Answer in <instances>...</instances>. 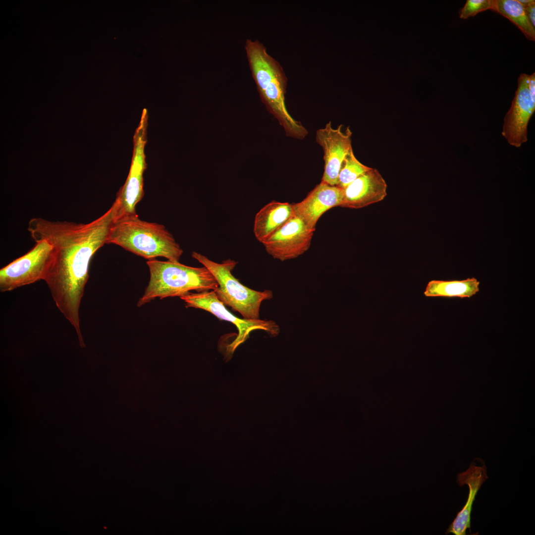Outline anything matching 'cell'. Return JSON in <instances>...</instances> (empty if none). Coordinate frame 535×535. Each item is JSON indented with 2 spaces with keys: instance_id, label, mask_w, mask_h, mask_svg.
<instances>
[{
  "instance_id": "1",
  "label": "cell",
  "mask_w": 535,
  "mask_h": 535,
  "mask_svg": "<svg viewBox=\"0 0 535 535\" xmlns=\"http://www.w3.org/2000/svg\"><path fill=\"white\" fill-rule=\"evenodd\" d=\"M245 49L251 74L262 102L283 127L287 136L304 138L308 131L290 115L286 107L287 80L281 66L258 40L247 39Z\"/></svg>"
},
{
  "instance_id": "2",
  "label": "cell",
  "mask_w": 535,
  "mask_h": 535,
  "mask_svg": "<svg viewBox=\"0 0 535 535\" xmlns=\"http://www.w3.org/2000/svg\"><path fill=\"white\" fill-rule=\"evenodd\" d=\"M106 244H113L144 258L158 257L178 262L183 250L165 226L141 220L137 214L113 220Z\"/></svg>"
},
{
  "instance_id": "3",
  "label": "cell",
  "mask_w": 535,
  "mask_h": 535,
  "mask_svg": "<svg viewBox=\"0 0 535 535\" xmlns=\"http://www.w3.org/2000/svg\"><path fill=\"white\" fill-rule=\"evenodd\" d=\"M150 280L138 307L156 298L180 297L195 290L199 292L215 290L218 287L215 277L205 267H192L179 262L149 260L147 262Z\"/></svg>"
},
{
  "instance_id": "4",
  "label": "cell",
  "mask_w": 535,
  "mask_h": 535,
  "mask_svg": "<svg viewBox=\"0 0 535 535\" xmlns=\"http://www.w3.org/2000/svg\"><path fill=\"white\" fill-rule=\"evenodd\" d=\"M192 257L215 277L218 287L214 291L219 301L239 312L244 319H260L261 304L264 300L272 298L271 290L256 291L241 284L231 273L237 264L234 260L228 259L218 263L196 252H192Z\"/></svg>"
},
{
  "instance_id": "5",
  "label": "cell",
  "mask_w": 535,
  "mask_h": 535,
  "mask_svg": "<svg viewBox=\"0 0 535 535\" xmlns=\"http://www.w3.org/2000/svg\"><path fill=\"white\" fill-rule=\"evenodd\" d=\"M148 118L147 110L144 108L133 136V150L130 170L125 183L117 193L112 205L113 220L137 214L135 207L143 197V174L147 167L144 149L147 141Z\"/></svg>"
},
{
  "instance_id": "6",
  "label": "cell",
  "mask_w": 535,
  "mask_h": 535,
  "mask_svg": "<svg viewBox=\"0 0 535 535\" xmlns=\"http://www.w3.org/2000/svg\"><path fill=\"white\" fill-rule=\"evenodd\" d=\"M35 242L28 252L0 269L1 292L45 280L54 258V249L47 240Z\"/></svg>"
},
{
  "instance_id": "7",
  "label": "cell",
  "mask_w": 535,
  "mask_h": 535,
  "mask_svg": "<svg viewBox=\"0 0 535 535\" xmlns=\"http://www.w3.org/2000/svg\"><path fill=\"white\" fill-rule=\"evenodd\" d=\"M180 298L184 301L186 307L205 310L217 318L229 321L236 326L238 333L227 347L225 353L228 356L232 355L235 349L249 338L250 332L253 330H264L272 337L277 336L280 332L279 326L273 321L240 319L234 316L218 300L214 290L189 293Z\"/></svg>"
},
{
  "instance_id": "8",
  "label": "cell",
  "mask_w": 535,
  "mask_h": 535,
  "mask_svg": "<svg viewBox=\"0 0 535 535\" xmlns=\"http://www.w3.org/2000/svg\"><path fill=\"white\" fill-rule=\"evenodd\" d=\"M535 110V73H522L511 106L505 115L502 135L517 148L526 142L527 127Z\"/></svg>"
},
{
  "instance_id": "9",
  "label": "cell",
  "mask_w": 535,
  "mask_h": 535,
  "mask_svg": "<svg viewBox=\"0 0 535 535\" xmlns=\"http://www.w3.org/2000/svg\"><path fill=\"white\" fill-rule=\"evenodd\" d=\"M342 126L341 124L333 128L329 121L316 132V142L324 153V172L321 182L331 186L337 185L343 162L352 149V132L349 127L343 131Z\"/></svg>"
},
{
  "instance_id": "10",
  "label": "cell",
  "mask_w": 535,
  "mask_h": 535,
  "mask_svg": "<svg viewBox=\"0 0 535 535\" xmlns=\"http://www.w3.org/2000/svg\"><path fill=\"white\" fill-rule=\"evenodd\" d=\"M315 230L294 214L269 239L263 244L266 252L281 261L295 259L310 247Z\"/></svg>"
},
{
  "instance_id": "11",
  "label": "cell",
  "mask_w": 535,
  "mask_h": 535,
  "mask_svg": "<svg viewBox=\"0 0 535 535\" xmlns=\"http://www.w3.org/2000/svg\"><path fill=\"white\" fill-rule=\"evenodd\" d=\"M343 198V189L321 182L302 201L292 204L294 214L308 227L316 230L321 216L332 208L341 207Z\"/></svg>"
},
{
  "instance_id": "12",
  "label": "cell",
  "mask_w": 535,
  "mask_h": 535,
  "mask_svg": "<svg viewBox=\"0 0 535 535\" xmlns=\"http://www.w3.org/2000/svg\"><path fill=\"white\" fill-rule=\"evenodd\" d=\"M387 187L379 172L371 168L344 189L341 207L359 209L381 201L387 195Z\"/></svg>"
},
{
  "instance_id": "13",
  "label": "cell",
  "mask_w": 535,
  "mask_h": 535,
  "mask_svg": "<svg viewBox=\"0 0 535 535\" xmlns=\"http://www.w3.org/2000/svg\"><path fill=\"white\" fill-rule=\"evenodd\" d=\"M488 478L484 461L479 458L475 459L466 471L457 475L458 485H467L469 492L464 506L449 525L445 534L465 535L467 530H470L473 504L478 491Z\"/></svg>"
},
{
  "instance_id": "14",
  "label": "cell",
  "mask_w": 535,
  "mask_h": 535,
  "mask_svg": "<svg viewBox=\"0 0 535 535\" xmlns=\"http://www.w3.org/2000/svg\"><path fill=\"white\" fill-rule=\"evenodd\" d=\"M294 215L292 204L272 201L256 214L253 232L262 244L269 239Z\"/></svg>"
},
{
  "instance_id": "15",
  "label": "cell",
  "mask_w": 535,
  "mask_h": 535,
  "mask_svg": "<svg viewBox=\"0 0 535 535\" xmlns=\"http://www.w3.org/2000/svg\"><path fill=\"white\" fill-rule=\"evenodd\" d=\"M480 282L475 277L462 280H432L424 294L429 297L470 298L479 291Z\"/></svg>"
},
{
  "instance_id": "16",
  "label": "cell",
  "mask_w": 535,
  "mask_h": 535,
  "mask_svg": "<svg viewBox=\"0 0 535 535\" xmlns=\"http://www.w3.org/2000/svg\"><path fill=\"white\" fill-rule=\"evenodd\" d=\"M491 10L508 19L527 39L535 41V27L529 20L524 7L517 0H492Z\"/></svg>"
},
{
  "instance_id": "17",
  "label": "cell",
  "mask_w": 535,
  "mask_h": 535,
  "mask_svg": "<svg viewBox=\"0 0 535 535\" xmlns=\"http://www.w3.org/2000/svg\"><path fill=\"white\" fill-rule=\"evenodd\" d=\"M371 168L360 162L352 149L344 160L338 176L337 186L344 189L348 184Z\"/></svg>"
},
{
  "instance_id": "18",
  "label": "cell",
  "mask_w": 535,
  "mask_h": 535,
  "mask_svg": "<svg viewBox=\"0 0 535 535\" xmlns=\"http://www.w3.org/2000/svg\"><path fill=\"white\" fill-rule=\"evenodd\" d=\"M492 0H467L459 11L461 19H466L481 12L491 10Z\"/></svg>"
},
{
  "instance_id": "19",
  "label": "cell",
  "mask_w": 535,
  "mask_h": 535,
  "mask_svg": "<svg viewBox=\"0 0 535 535\" xmlns=\"http://www.w3.org/2000/svg\"><path fill=\"white\" fill-rule=\"evenodd\" d=\"M524 8L529 20L532 25L535 27V0H534L531 3L524 7Z\"/></svg>"
},
{
  "instance_id": "20",
  "label": "cell",
  "mask_w": 535,
  "mask_h": 535,
  "mask_svg": "<svg viewBox=\"0 0 535 535\" xmlns=\"http://www.w3.org/2000/svg\"><path fill=\"white\" fill-rule=\"evenodd\" d=\"M518 1L522 4L524 7H525L530 3H531L534 0H517Z\"/></svg>"
}]
</instances>
